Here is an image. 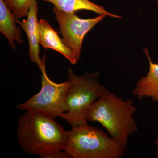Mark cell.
Wrapping results in <instances>:
<instances>
[{
	"instance_id": "cell-3",
	"label": "cell",
	"mask_w": 158,
	"mask_h": 158,
	"mask_svg": "<svg viewBox=\"0 0 158 158\" xmlns=\"http://www.w3.org/2000/svg\"><path fill=\"white\" fill-rule=\"evenodd\" d=\"M99 75L96 71L78 76L72 69H69L67 81L70 85L66 96L68 110L60 118L72 127L88 124L90 107L101 95L104 87L100 82Z\"/></svg>"
},
{
	"instance_id": "cell-11",
	"label": "cell",
	"mask_w": 158,
	"mask_h": 158,
	"mask_svg": "<svg viewBox=\"0 0 158 158\" xmlns=\"http://www.w3.org/2000/svg\"><path fill=\"white\" fill-rule=\"evenodd\" d=\"M53 4V8L66 13H76L80 10L93 11L98 15L121 19V16L108 12L102 6L92 2L90 0H42Z\"/></svg>"
},
{
	"instance_id": "cell-10",
	"label": "cell",
	"mask_w": 158,
	"mask_h": 158,
	"mask_svg": "<svg viewBox=\"0 0 158 158\" xmlns=\"http://www.w3.org/2000/svg\"><path fill=\"white\" fill-rule=\"evenodd\" d=\"M15 15L3 0H0V32L8 40L11 48L16 50L15 41L22 44V31L16 26Z\"/></svg>"
},
{
	"instance_id": "cell-15",
	"label": "cell",
	"mask_w": 158,
	"mask_h": 158,
	"mask_svg": "<svg viewBox=\"0 0 158 158\" xmlns=\"http://www.w3.org/2000/svg\"><path fill=\"white\" fill-rule=\"evenodd\" d=\"M156 1L157 3L158 4V0H156Z\"/></svg>"
},
{
	"instance_id": "cell-8",
	"label": "cell",
	"mask_w": 158,
	"mask_h": 158,
	"mask_svg": "<svg viewBox=\"0 0 158 158\" xmlns=\"http://www.w3.org/2000/svg\"><path fill=\"white\" fill-rule=\"evenodd\" d=\"M40 44L44 48H50L62 54L73 65L78 62L73 51L69 48L56 32L44 19L39 21Z\"/></svg>"
},
{
	"instance_id": "cell-12",
	"label": "cell",
	"mask_w": 158,
	"mask_h": 158,
	"mask_svg": "<svg viewBox=\"0 0 158 158\" xmlns=\"http://www.w3.org/2000/svg\"><path fill=\"white\" fill-rule=\"evenodd\" d=\"M16 19L27 16L29 9L34 0H3Z\"/></svg>"
},
{
	"instance_id": "cell-7",
	"label": "cell",
	"mask_w": 158,
	"mask_h": 158,
	"mask_svg": "<svg viewBox=\"0 0 158 158\" xmlns=\"http://www.w3.org/2000/svg\"><path fill=\"white\" fill-rule=\"evenodd\" d=\"M37 12L38 2L37 0H34L30 6L27 19L21 21L15 19V22L25 32L28 37L30 60L39 68L42 64V59L39 56L40 34Z\"/></svg>"
},
{
	"instance_id": "cell-2",
	"label": "cell",
	"mask_w": 158,
	"mask_h": 158,
	"mask_svg": "<svg viewBox=\"0 0 158 158\" xmlns=\"http://www.w3.org/2000/svg\"><path fill=\"white\" fill-rule=\"evenodd\" d=\"M137 110L132 100H123L104 87L90 107L88 121L99 123L111 138L126 148L129 138L138 131L134 118Z\"/></svg>"
},
{
	"instance_id": "cell-1",
	"label": "cell",
	"mask_w": 158,
	"mask_h": 158,
	"mask_svg": "<svg viewBox=\"0 0 158 158\" xmlns=\"http://www.w3.org/2000/svg\"><path fill=\"white\" fill-rule=\"evenodd\" d=\"M68 131L52 118L27 111L19 118L17 140L22 149L41 158H68L64 151Z\"/></svg>"
},
{
	"instance_id": "cell-6",
	"label": "cell",
	"mask_w": 158,
	"mask_h": 158,
	"mask_svg": "<svg viewBox=\"0 0 158 158\" xmlns=\"http://www.w3.org/2000/svg\"><path fill=\"white\" fill-rule=\"evenodd\" d=\"M53 12L59 24L62 40L79 61L85 36L106 15H99L94 18L84 19L79 18L76 13H66L56 8H53Z\"/></svg>"
},
{
	"instance_id": "cell-14",
	"label": "cell",
	"mask_w": 158,
	"mask_h": 158,
	"mask_svg": "<svg viewBox=\"0 0 158 158\" xmlns=\"http://www.w3.org/2000/svg\"><path fill=\"white\" fill-rule=\"evenodd\" d=\"M156 156L157 158H158V151L156 153Z\"/></svg>"
},
{
	"instance_id": "cell-13",
	"label": "cell",
	"mask_w": 158,
	"mask_h": 158,
	"mask_svg": "<svg viewBox=\"0 0 158 158\" xmlns=\"http://www.w3.org/2000/svg\"><path fill=\"white\" fill-rule=\"evenodd\" d=\"M155 142L156 146L158 147V138H157L156 139L155 141Z\"/></svg>"
},
{
	"instance_id": "cell-5",
	"label": "cell",
	"mask_w": 158,
	"mask_h": 158,
	"mask_svg": "<svg viewBox=\"0 0 158 158\" xmlns=\"http://www.w3.org/2000/svg\"><path fill=\"white\" fill-rule=\"evenodd\" d=\"M42 59L39 68L41 72V90L27 101L18 105L16 108L38 112L52 118L60 117L68 110L66 96L70 82L67 81L58 84L52 81L46 72L45 55Z\"/></svg>"
},
{
	"instance_id": "cell-4",
	"label": "cell",
	"mask_w": 158,
	"mask_h": 158,
	"mask_svg": "<svg viewBox=\"0 0 158 158\" xmlns=\"http://www.w3.org/2000/svg\"><path fill=\"white\" fill-rule=\"evenodd\" d=\"M125 149L101 129L87 124L68 131L64 151L70 158H120Z\"/></svg>"
},
{
	"instance_id": "cell-9",
	"label": "cell",
	"mask_w": 158,
	"mask_h": 158,
	"mask_svg": "<svg viewBox=\"0 0 158 158\" xmlns=\"http://www.w3.org/2000/svg\"><path fill=\"white\" fill-rule=\"evenodd\" d=\"M143 51L148 59L149 70L145 76L138 80L132 93L139 99L149 98L153 102H158V64L152 61L148 48Z\"/></svg>"
}]
</instances>
